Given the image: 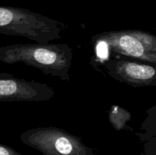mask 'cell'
I'll return each instance as SVG.
<instances>
[{"label":"cell","instance_id":"9c48e42d","mask_svg":"<svg viewBox=\"0 0 156 155\" xmlns=\"http://www.w3.org/2000/svg\"><path fill=\"white\" fill-rule=\"evenodd\" d=\"M0 155H23L10 146L0 144Z\"/></svg>","mask_w":156,"mask_h":155},{"label":"cell","instance_id":"ba28073f","mask_svg":"<svg viewBox=\"0 0 156 155\" xmlns=\"http://www.w3.org/2000/svg\"><path fill=\"white\" fill-rule=\"evenodd\" d=\"M141 155H156V141L154 135L152 138H149L146 140L144 144V151Z\"/></svg>","mask_w":156,"mask_h":155},{"label":"cell","instance_id":"52a82bcc","mask_svg":"<svg viewBox=\"0 0 156 155\" xmlns=\"http://www.w3.org/2000/svg\"><path fill=\"white\" fill-rule=\"evenodd\" d=\"M131 114L126 109L118 106H112L109 112V120L117 131L124 129L126 122L131 119Z\"/></svg>","mask_w":156,"mask_h":155},{"label":"cell","instance_id":"3957f363","mask_svg":"<svg viewBox=\"0 0 156 155\" xmlns=\"http://www.w3.org/2000/svg\"><path fill=\"white\" fill-rule=\"evenodd\" d=\"M21 142L43 155H100L80 137L56 126H40L20 135Z\"/></svg>","mask_w":156,"mask_h":155},{"label":"cell","instance_id":"7a4b0ae2","mask_svg":"<svg viewBox=\"0 0 156 155\" xmlns=\"http://www.w3.org/2000/svg\"><path fill=\"white\" fill-rule=\"evenodd\" d=\"M64 24L48 17L19 8L0 6V33L26 37L47 44L61 37Z\"/></svg>","mask_w":156,"mask_h":155},{"label":"cell","instance_id":"30bf717a","mask_svg":"<svg viewBox=\"0 0 156 155\" xmlns=\"http://www.w3.org/2000/svg\"><path fill=\"white\" fill-rule=\"evenodd\" d=\"M13 75L12 74L6 72H0V78H12Z\"/></svg>","mask_w":156,"mask_h":155},{"label":"cell","instance_id":"6da1fadb","mask_svg":"<svg viewBox=\"0 0 156 155\" xmlns=\"http://www.w3.org/2000/svg\"><path fill=\"white\" fill-rule=\"evenodd\" d=\"M0 61L21 62L63 81H69L73 50L67 44H12L0 47Z\"/></svg>","mask_w":156,"mask_h":155},{"label":"cell","instance_id":"5b68a950","mask_svg":"<svg viewBox=\"0 0 156 155\" xmlns=\"http://www.w3.org/2000/svg\"><path fill=\"white\" fill-rule=\"evenodd\" d=\"M54 96V90L47 84L14 77L0 78V102L48 101Z\"/></svg>","mask_w":156,"mask_h":155},{"label":"cell","instance_id":"277c9868","mask_svg":"<svg viewBox=\"0 0 156 155\" xmlns=\"http://www.w3.org/2000/svg\"><path fill=\"white\" fill-rule=\"evenodd\" d=\"M116 54L156 64V36L142 30H120L103 32L92 37Z\"/></svg>","mask_w":156,"mask_h":155},{"label":"cell","instance_id":"8992f818","mask_svg":"<svg viewBox=\"0 0 156 155\" xmlns=\"http://www.w3.org/2000/svg\"><path fill=\"white\" fill-rule=\"evenodd\" d=\"M105 65L108 74L122 83L135 88L156 85V70L152 65L123 58L108 59Z\"/></svg>","mask_w":156,"mask_h":155}]
</instances>
